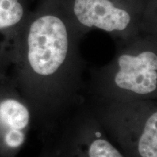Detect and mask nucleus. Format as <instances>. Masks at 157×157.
Wrapping results in <instances>:
<instances>
[{"mask_svg":"<svg viewBox=\"0 0 157 157\" xmlns=\"http://www.w3.org/2000/svg\"><path fill=\"white\" fill-rule=\"evenodd\" d=\"M83 36L60 0H37L12 44L8 74L34 119L50 123L73 101L83 67Z\"/></svg>","mask_w":157,"mask_h":157,"instance_id":"obj_1","label":"nucleus"},{"mask_svg":"<svg viewBox=\"0 0 157 157\" xmlns=\"http://www.w3.org/2000/svg\"><path fill=\"white\" fill-rule=\"evenodd\" d=\"M113 60L101 70L99 92L103 101H151L157 91L156 31L118 41Z\"/></svg>","mask_w":157,"mask_h":157,"instance_id":"obj_2","label":"nucleus"},{"mask_svg":"<svg viewBox=\"0 0 157 157\" xmlns=\"http://www.w3.org/2000/svg\"><path fill=\"white\" fill-rule=\"evenodd\" d=\"M84 35L104 31L124 41L147 31H156L157 0H60Z\"/></svg>","mask_w":157,"mask_h":157,"instance_id":"obj_3","label":"nucleus"},{"mask_svg":"<svg viewBox=\"0 0 157 157\" xmlns=\"http://www.w3.org/2000/svg\"><path fill=\"white\" fill-rule=\"evenodd\" d=\"M33 121L31 108L10 76L0 78V157H16Z\"/></svg>","mask_w":157,"mask_h":157,"instance_id":"obj_4","label":"nucleus"},{"mask_svg":"<svg viewBox=\"0 0 157 157\" xmlns=\"http://www.w3.org/2000/svg\"><path fill=\"white\" fill-rule=\"evenodd\" d=\"M37 0H0V43L10 48Z\"/></svg>","mask_w":157,"mask_h":157,"instance_id":"obj_5","label":"nucleus"},{"mask_svg":"<svg viewBox=\"0 0 157 157\" xmlns=\"http://www.w3.org/2000/svg\"><path fill=\"white\" fill-rule=\"evenodd\" d=\"M11 63L10 49L0 43V78L8 75Z\"/></svg>","mask_w":157,"mask_h":157,"instance_id":"obj_6","label":"nucleus"}]
</instances>
